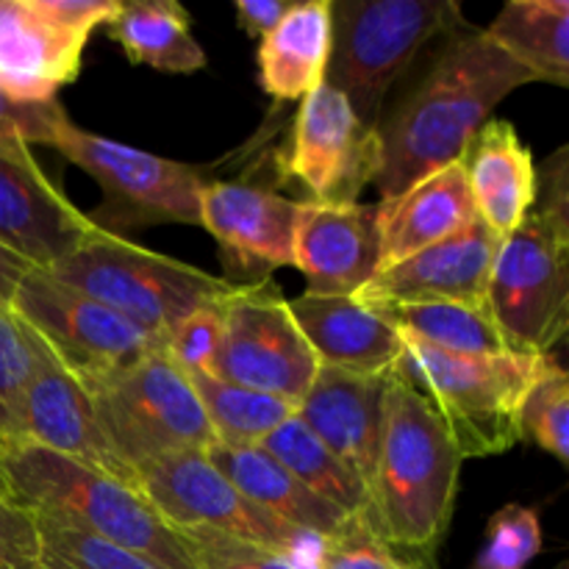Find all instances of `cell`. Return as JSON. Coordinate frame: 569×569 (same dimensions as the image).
<instances>
[{
	"mask_svg": "<svg viewBox=\"0 0 569 569\" xmlns=\"http://www.w3.org/2000/svg\"><path fill=\"white\" fill-rule=\"evenodd\" d=\"M315 569H439L433 553L398 545L372 531L361 517H350L322 539Z\"/></svg>",
	"mask_w": 569,
	"mask_h": 569,
	"instance_id": "cell-31",
	"label": "cell"
},
{
	"mask_svg": "<svg viewBox=\"0 0 569 569\" xmlns=\"http://www.w3.org/2000/svg\"><path fill=\"white\" fill-rule=\"evenodd\" d=\"M317 370L281 289L270 278L237 283L222 300V345L209 376L300 406Z\"/></svg>",
	"mask_w": 569,
	"mask_h": 569,
	"instance_id": "cell-12",
	"label": "cell"
},
{
	"mask_svg": "<svg viewBox=\"0 0 569 569\" xmlns=\"http://www.w3.org/2000/svg\"><path fill=\"white\" fill-rule=\"evenodd\" d=\"M89 214L44 176L31 148L0 139V244L37 270H50L100 237Z\"/></svg>",
	"mask_w": 569,
	"mask_h": 569,
	"instance_id": "cell-14",
	"label": "cell"
},
{
	"mask_svg": "<svg viewBox=\"0 0 569 569\" xmlns=\"http://www.w3.org/2000/svg\"><path fill=\"white\" fill-rule=\"evenodd\" d=\"M222 300L183 317L164 339L167 356L187 372H211L214 367L222 345Z\"/></svg>",
	"mask_w": 569,
	"mask_h": 569,
	"instance_id": "cell-37",
	"label": "cell"
},
{
	"mask_svg": "<svg viewBox=\"0 0 569 569\" xmlns=\"http://www.w3.org/2000/svg\"><path fill=\"white\" fill-rule=\"evenodd\" d=\"M187 376L203 406L214 445L222 448H259L278 426L298 415V406L287 398L256 392L209 372H187Z\"/></svg>",
	"mask_w": 569,
	"mask_h": 569,
	"instance_id": "cell-30",
	"label": "cell"
},
{
	"mask_svg": "<svg viewBox=\"0 0 569 569\" xmlns=\"http://www.w3.org/2000/svg\"><path fill=\"white\" fill-rule=\"evenodd\" d=\"M333 44V0L295 3L259 44L261 89L276 100H303L326 83Z\"/></svg>",
	"mask_w": 569,
	"mask_h": 569,
	"instance_id": "cell-24",
	"label": "cell"
},
{
	"mask_svg": "<svg viewBox=\"0 0 569 569\" xmlns=\"http://www.w3.org/2000/svg\"><path fill=\"white\" fill-rule=\"evenodd\" d=\"M259 448L267 450L276 461H281L317 498L337 506L348 517H365L367 503H370V489H367V483L342 459H337L298 420V415L283 422V426H278Z\"/></svg>",
	"mask_w": 569,
	"mask_h": 569,
	"instance_id": "cell-29",
	"label": "cell"
},
{
	"mask_svg": "<svg viewBox=\"0 0 569 569\" xmlns=\"http://www.w3.org/2000/svg\"><path fill=\"white\" fill-rule=\"evenodd\" d=\"M9 306L87 392L144 356L164 350V339L37 267L17 283Z\"/></svg>",
	"mask_w": 569,
	"mask_h": 569,
	"instance_id": "cell-10",
	"label": "cell"
},
{
	"mask_svg": "<svg viewBox=\"0 0 569 569\" xmlns=\"http://www.w3.org/2000/svg\"><path fill=\"white\" fill-rule=\"evenodd\" d=\"M487 306L520 353H553L569 328V211L533 203L500 242Z\"/></svg>",
	"mask_w": 569,
	"mask_h": 569,
	"instance_id": "cell-7",
	"label": "cell"
},
{
	"mask_svg": "<svg viewBox=\"0 0 569 569\" xmlns=\"http://www.w3.org/2000/svg\"><path fill=\"white\" fill-rule=\"evenodd\" d=\"M48 272L159 339L170 337L183 317L228 298L237 287L228 278H214L198 267L128 242L114 231H103Z\"/></svg>",
	"mask_w": 569,
	"mask_h": 569,
	"instance_id": "cell-6",
	"label": "cell"
},
{
	"mask_svg": "<svg viewBox=\"0 0 569 569\" xmlns=\"http://www.w3.org/2000/svg\"><path fill=\"white\" fill-rule=\"evenodd\" d=\"M42 545H39L37 515L17 500L0 498V569H39Z\"/></svg>",
	"mask_w": 569,
	"mask_h": 569,
	"instance_id": "cell-39",
	"label": "cell"
},
{
	"mask_svg": "<svg viewBox=\"0 0 569 569\" xmlns=\"http://www.w3.org/2000/svg\"><path fill=\"white\" fill-rule=\"evenodd\" d=\"M300 200L242 181H209L200 192V228L220 242L233 283H256L276 267H292Z\"/></svg>",
	"mask_w": 569,
	"mask_h": 569,
	"instance_id": "cell-15",
	"label": "cell"
},
{
	"mask_svg": "<svg viewBox=\"0 0 569 569\" xmlns=\"http://www.w3.org/2000/svg\"><path fill=\"white\" fill-rule=\"evenodd\" d=\"M87 39L44 20L33 0H0V87L20 100H53L81 72Z\"/></svg>",
	"mask_w": 569,
	"mask_h": 569,
	"instance_id": "cell-21",
	"label": "cell"
},
{
	"mask_svg": "<svg viewBox=\"0 0 569 569\" xmlns=\"http://www.w3.org/2000/svg\"><path fill=\"white\" fill-rule=\"evenodd\" d=\"M520 439L542 448L559 465H569V376L556 359L522 400Z\"/></svg>",
	"mask_w": 569,
	"mask_h": 569,
	"instance_id": "cell-33",
	"label": "cell"
},
{
	"mask_svg": "<svg viewBox=\"0 0 569 569\" xmlns=\"http://www.w3.org/2000/svg\"><path fill=\"white\" fill-rule=\"evenodd\" d=\"M28 331V328H26ZM31 337L37 361L26 383L20 403V442L50 450L56 456L94 467L106 476L137 487V476L111 453L98 415H94L92 395ZM139 489V487H137Z\"/></svg>",
	"mask_w": 569,
	"mask_h": 569,
	"instance_id": "cell-16",
	"label": "cell"
},
{
	"mask_svg": "<svg viewBox=\"0 0 569 569\" xmlns=\"http://www.w3.org/2000/svg\"><path fill=\"white\" fill-rule=\"evenodd\" d=\"M556 569H569V567H567V565H559V567H556Z\"/></svg>",
	"mask_w": 569,
	"mask_h": 569,
	"instance_id": "cell-44",
	"label": "cell"
},
{
	"mask_svg": "<svg viewBox=\"0 0 569 569\" xmlns=\"http://www.w3.org/2000/svg\"><path fill=\"white\" fill-rule=\"evenodd\" d=\"M33 6L59 31L89 42V33L111 20L120 0H33Z\"/></svg>",
	"mask_w": 569,
	"mask_h": 569,
	"instance_id": "cell-40",
	"label": "cell"
},
{
	"mask_svg": "<svg viewBox=\"0 0 569 569\" xmlns=\"http://www.w3.org/2000/svg\"><path fill=\"white\" fill-rule=\"evenodd\" d=\"M37 350L11 306L0 300V445L20 439V403Z\"/></svg>",
	"mask_w": 569,
	"mask_h": 569,
	"instance_id": "cell-34",
	"label": "cell"
},
{
	"mask_svg": "<svg viewBox=\"0 0 569 569\" xmlns=\"http://www.w3.org/2000/svg\"><path fill=\"white\" fill-rule=\"evenodd\" d=\"M37 526L42 545L39 569H159L153 561L56 517L37 515Z\"/></svg>",
	"mask_w": 569,
	"mask_h": 569,
	"instance_id": "cell-32",
	"label": "cell"
},
{
	"mask_svg": "<svg viewBox=\"0 0 569 569\" xmlns=\"http://www.w3.org/2000/svg\"><path fill=\"white\" fill-rule=\"evenodd\" d=\"M389 376H353L320 367L298 406V420L342 459L370 489L381 442L383 392Z\"/></svg>",
	"mask_w": 569,
	"mask_h": 569,
	"instance_id": "cell-19",
	"label": "cell"
},
{
	"mask_svg": "<svg viewBox=\"0 0 569 569\" xmlns=\"http://www.w3.org/2000/svg\"><path fill=\"white\" fill-rule=\"evenodd\" d=\"M478 220L500 239L509 237L537 200V167L531 148L509 120H489L461 156Z\"/></svg>",
	"mask_w": 569,
	"mask_h": 569,
	"instance_id": "cell-23",
	"label": "cell"
},
{
	"mask_svg": "<svg viewBox=\"0 0 569 569\" xmlns=\"http://www.w3.org/2000/svg\"><path fill=\"white\" fill-rule=\"evenodd\" d=\"M70 164L81 167L103 192V206L89 220L103 231L111 226H200V192L209 183L206 167L161 159L156 153L83 131L67 120L53 139Z\"/></svg>",
	"mask_w": 569,
	"mask_h": 569,
	"instance_id": "cell-11",
	"label": "cell"
},
{
	"mask_svg": "<svg viewBox=\"0 0 569 569\" xmlns=\"http://www.w3.org/2000/svg\"><path fill=\"white\" fill-rule=\"evenodd\" d=\"M295 322L317 365L353 376H392L403 356V337L378 309L353 298L300 295L289 300Z\"/></svg>",
	"mask_w": 569,
	"mask_h": 569,
	"instance_id": "cell-20",
	"label": "cell"
},
{
	"mask_svg": "<svg viewBox=\"0 0 569 569\" xmlns=\"http://www.w3.org/2000/svg\"><path fill=\"white\" fill-rule=\"evenodd\" d=\"M542 550L539 515L528 506L509 503L495 511L487 526V542L472 569H526Z\"/></svg>",
	"mask_w": 569,
	"mask_h": 569,
	"instance_id": "cell-35",
	"label": "cell"
},
{
	"mask_svg": "<svg viewBox=\"0 0 569 569\" xmlns=\"http://www.w3.org/2000/svg\"><path fill=\"white\" fill-rule=\"evenodd\" d=\"M503 239L476 220L465 231L409 256L372 276L361 292V306L439 303V300H487L489 276Z\"/></svg>",
	"mask_w": 569,
	"mask_h": 569,
	"instance_id": "cell-18",
	"label": "cell"
},
{
	"mask_svg": "<svg viewBox=\"0 0 569 569\" xmlns=\"http://www.w3.org/2000/svg\"><path fill=\"white\" fill-rule=\"evenodd\" d=\"M526 83L537 78L483 31L461 26L448 33L426 72L378 122L381 203L459 161L498 103Z\"/></svg>",
	"mask_w": 569,
	"mask_h": 569,
	"instance_id": "cell-1",
	"label": "cell"
},
{
	"mask_svg": "<svg viewBox=\"0 0 569 569\" xmlns=\"http://www.w3.org/2000/svg\"><path fill=\"white\" fill-rule=\"evenodd\" d=\"M281 167L317 206H353L378 181L383 148L378 128L365 126L331 83L303 98Z\"/></svg>",
	"mask_w": 569,
	"mask_h": 569,
	"instance_id": "cell-13",
	"label": "cell"
},
{
	"mask_svg": "<svg viewBox=\"0 0 569 569\" xmlns=\"http://www.w3.org/2000/svg\"><path fill=\"white\" fill-rule=\"evenodd\" d=\"M550 359L553 353L453 356L403 337L398 372L437 409L459 453L481 459L520 442L522 400Z\"/></svg>",
	"mask_w": 569,
	"mask_h": 569,
	"instance_id": "cell-4",
	"label": "cell"
},
{
	"mask_svg": "<svg viewBox=\"0 0 569 569\" xmlns=\"http://www.w3.org/2000/svg\"><path fill=\"white\" fill-rule=\"evenodd\" d=\"M0 470L11 498L37 515L109 539L159 569H194L181 537L131 483L20 439L0 445Z\"/></svg>",
	"mask_w": 569,
	"mask_h": 569,
	"instance_id": "cell-3",
	"label": "cell"
},
{
	"mask_svg": "<svg viewBox=\"0 0 569 569\" xmlns=\"http://www.w3.org/2000/svg\"><path fill=\"white\" fill-rule=\"evenodd\" d=\"M31 270L33 267L28 264L26 259H20V256L11 253L9 248H3V244H0V300H6V303H9L11 295H14V289H17V283H20Z\"/></svg>",
	"mask_w": 569,
	"mask_h": 569,
	"instance_id": "cell-42",
	"label": "cell"
},
{
	"mask_svg": "<svg viewBox=\"0 0 569 569\" xmlns=\"http://www.w3.org/2000/svg\"><path fill=\"white\" fill-rule=\"evenodd\" d=\"M465 456L426 395L387 378L370 503L361 520L383 539L437 553L453 520Z\"/></svg>",
	"mask_w": 569,
	"mask_h": 569,
	"instance_id": "cell-2",
	"label": "cell"
},
{
	"mask_svg": "<svg viewBox=\"0 0 569 569\" xmlns=\"http://www.w3.org/2000/svg\"><path fill=\"white\" fill-rule=\"evenodd\" d=\"M483 33L526 67L537 83L569 87L567 0H511Z\"/></svg>",
	"mask_w": 569,
	"mask_h": 569,
	"instance_id": "cell-27",
	"label": "cell"
},
{
	"mask_svg": "<svg viewBox=\"0 0 569 569\" xmlns=\"http://www.w3.org/2000/svg\"><path fill=\"white\" fill-rule=\"evenodd\" d=\"M292 6L295 0H237L233 11H237V20L242 26V31L259 39L267 37L289 14Z\"/></svg>",
	"mask_w": 569,
	"mask_h": 569,
	"instance_id": "cell-41",
	"label": "cell"
},
{
	"mask_svg": "<svg viewBox=\"0 0 569 569\" xmlns=\"http://www.w3.org/2000/svg\"><path fill=\"white\" fill-rule=\"evenodd\" d=\"M292 267L306 276V295L353 298L381 270L378 206H317L300 200Z\"/></svg>",
	"mask_w": 569,
	"mask_h": 569,
	"instance_id": "cell-17",
	"label": "cell"
},
{
	"mask_svg": "<svg viewBox=\"0 0 569 569\" xmlns=\"http://www.w3.org/2000/svg\"><path fill=\"white\" fill-rule=\"evenodd\" d=\"M403 337L453 356H515L520 350L506 339L487 300H439V303L370 306Z\"/></svg>",
	"mask_w": 569,
	"mask_h": 569,
	"instance_id": "cell-28",
	"label": "cell"
},
{
	"mask_svg": "<svg viewBox=\"0 0 569 569\" xmlns=\"http://www.w3.org/2000/svg\"><path fill=\"white\" fill-rule=\"evenodd\" d=\"M106 31L133 64H148L170 76H192L206 67V53L192 33V17L176 0L120 3Z\"/></svg>",
	"mask_w": 569,
	"mask_h": 569,
	"instance_id": "cell-26",
	"label": "cell"
},
{
	"mask_svg": "<svg viewBox=\"0 0 569 569\" xmlns=\"http://www.w3.org/2000/svg\"><path fill=\"white\" fill-rule=\"evenodd\" d=\"M376 206L381 270L465 231L478 220L461 161L431 172L398 198Z\"/></svg>",
	"mask_w": 569,
	"mask_h": 569,
	"instance_id": "cell-22",
	"label": "cell"
},
{
	"mask_svg": "<svg viewBox=\"0 0 569 569\" xmlns=\"http://www.w3.org/2000/svg\"><path fill=\"white\" fill-rule=\"evenodd\" d=\"M194 569H311L289 556L214 531H176Z\"/></svg>",
	"mask_w": 569,
	"mask_h": 569,
	"instance_id": "cell-36",
	"label": "cell"
},
{
	"mask_svg": "<svg viewBox=\"0 0 569 569\" xmlns=\"http://www.w3.org/2000/svg\"><path fill=\"white\" fill-rule=\"evenodd\" d=\"M467 26L450 0H333L326 83L345 94L365 126L378 128L395 83L417 56Z\"/></svg>",
	"mask_w": 569,
	"mask_h": 569,
	"instance_id": "cell-5",
	"label": "cell"
},
{
	"mask_svg": "<svg viewBox=\"0 0 569 569\" xmlns=\"http://www.w3.org/2000/svg\"><path fill=\"white\" fill-rule=\"evenodd\" d=\"M211 465L259 509L270 511L278 520L289 522L295 528L317 533V537H331L333 531L350 520L337 506L317 498L311 489H306L281 461L272 459L261 448H222L211 445L206 450Z\"/></svg>",
	"mask_w": 569,
	"mask_h": 569,
	"instance_id": "cell-25",
	"label": "cell"
},
{
	"mask_svg": "<svg viewBox=\"0 0 569 569\" xmlns=\"http://www.w3.org/2000/svg\"><path fill=\"white\" fill-rule=\"evenodd\" d=\"M0 498L14 500V498H11V492H9V483H6V478H3V470H0Z\"/></svg>",
	"mask_w": 569,
	"mask_h": 569,
	"instance_id": "cell-43",
	"label": "cell"
},
{
	"mask_svg": "<svg viewBox=\"0 0 569 569\" xmlns=\"http://www.w3.org/2000/svg\"><path fill=\"white\" fill-rule=\"evenodd\" d=\"M70 120L59 98L53 100H20L0 87V139L3 142L22 144H48L53 148V139L59 128Z\"/></svg>",
	"mask_w": 569,
	"mask_h": 569,
	"instance_id": "cell-38",
	"label": "cell"
},
{
	"mask_svg": "<svg viewBox=\"0 0 569 569\" xmlns=\"http://www.w3.org/2000/svg\"><path fill=\"white\" fill-rule=\"evenodd\" d=\"M137 487L172 531L226 533L315 569L322 537L250 503L211 465L206 450H183L148 461L137 470Z\"/></svg>",
	"mask_w": 569,
	"mask_h": 569,
	"instance_id": "cell-9",
	"label": "cell"
},
{
	"mask_svg": "<svg viewBox=\"0 0 569 569\" xmlns=\"http://www.w3.org/2000/svg\"><path fill=\"white\" fill-rule=\"evenodd\" d=\"M111 453L137 476L148 461L214 445L206 411L187 370L167 350L144 356L100 387L89 389Z\"/></svg>",
	"mask_w": 569,
	"mask_h": 569,
	"instance_id": "cell-8",
	"label": "cell"
}]
</instances>
